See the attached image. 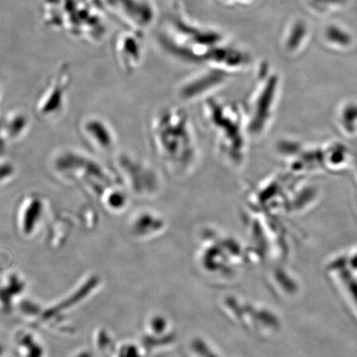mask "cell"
Wrapping results in <instances>:
<instances>
[{"label":"cell","instance_id":"obj_1","mask_svg":"<svg viewBox=\"0 0 357 357\" xmlns=\"http://www.w3.org/2000/svg\"><path fill=\"white\" fill-rule=\"evenodd\" d=\"M149 133L151 149L168 175L186 178L197 169L199 141L185 109L166 106L155 111L150 120Z\"/></svg>","mask_w":357,"mask_h":357},{"label":"cell","instance_id":"obj_2","mask_svg":"<svg viewBox=\"0 0 357 357\" xmlns=\"http://www.w3.org/2000/svg\"><path fill=\"white\" fill-rule=\"evenodd\" d=\"M203 114L223 162L234 169L243 167L251 138L243 105L212 96L204 100Z\"/></svg>","mask_w":357,"mask_h":357},{"label":"cell","instance_id":"obj_3","mask_svg":"<svg viewBox=\"0 0 357 357\" xmlns=\"http://www.w3.org/2000/svg\"><path fill=\"white\" fill-rule=\"evenodd\" d=\"M49 169L58 181L78 185L96 196L119 181L114 169L112 171L92 156L74 149L55 151L49 160Z\"/></svg>","mask_w":357,"mask_h":357},{"label":"cell","instance_id":"obj_4","mask_svg":"<svg viewBox=\"0 0 357 357\" xmlns=\"http://www.w3.org/2000/svg\"><path fill=\"white\" fill-rule=\"evenodd\" d=\"M280 91V79L270 70L259 75L247 101L243 105L250 138L261 139L273 123Z\"/></svg>","mask_w":357,"mask_h":357},{"label":"cell","instance_id":"obj_5","mask_svg":"<svg viewBox=\"0 0 357 357\" xmlns=\"http://www.w3.org/2000/svg\"><path fill=\"white\" fill-rule=\"evenodd\" d=\"M113 169L120 183L136 197H154L162 189V178L158 169L132 153L123 151L115 154Z\"/></svg>","mask_w":357,"mask_h":357},{"label":"cell","instance_id":"obj_6","mask_svg":"<svg viewBox=\"0 0 357 357\" xmlns=\"http://www.w3.org/2000/svg\"><path fill=\"white\" fill-rule=\"evenodd\" d=\"M70 86L68 70H61L48 80L39 93L34 106V115L39 121L53 123L63 117Z\"/></svg>","mask_w":357,"mask_h":357},{"label":"cell","instance_id":"obj_7","mask_svg":"<svg viewBox=\"0 0 357 357\" xmlns=\"http://www.w3.org/2000/svg\"><path fill=\"white\" fill-rule=\"evenodd\" d=\"M78 133L91 153L105 155L117 151V133L108 120L100 115H87L80 119Z\"/></svg>","mask_w":357,"mask_h":357},{"label":"cell","instance_id":"obj_8","mask_svg":"<svg viewBox=\"0 0 357 357\" xmlns=\"http://www.w3.org/2000/svg\"><path fill=\"white\" fill-rule=\"evenodd\" d=\"M229 78V73L221 70L202 71L181 83L178 87V96L188 102L207 100L225 86Z\"/></svg>","mask_w":357,"mask_h":357},{"label":"cell","instance_id":"obj_9","mask_svg":"<svg viewBox=\"0 0 357 357\" xmlns=\"http://www.w3.org/2000/svg\"><path fill=\"white\" fill-rule=\"evenodd\" d=\"M1 119L8 144H17L28 135L31 128V118L24 109L8 111Z\"/></svg>","mask_w":357,"mask_h":357},{"label":"cell","instance_id":"obj_10","mask_svg":"<svg viewBox=\"0 0 357 357\" xmlns=\"http://www.w3.org/2000/svg\"><path fill=\"white\" fill-rule=\"evenodd\" d=\"M129 195L128 190L119 181L107 187L99 197L107 208L117 211L127 206Z\"/></svg>","mask_w":357,"mask_h":357},{"label":"cell","instance_id":"obj_11","mask_svg":"<svg viewBox=\"0 0 357 357\" xmlns=\"http://www.w3.org/2000/svg\"><path fill=\"white\" fill-rule=\"evenodd\" d=\"M17 175L19 171L15 162L6 155L0 156V188L13 184Z\"/></svg>","mask_w":357,"mask_h":357},{"label":"cell","instance_id":"obj_12","mask_svg":"<svg viewBox=\"0 0 357 357\" xmlns=\"http://www.w3.org/2000/svg\"><path fill=\"white\" fill-rule=\"evenodd\" d=\"M0 99H1V89H0Z\"/></svg>","mask_w":357,"mask_h":357}]
</instances>
